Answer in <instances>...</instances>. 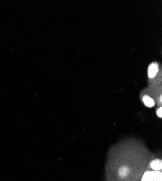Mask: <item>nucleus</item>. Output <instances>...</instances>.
<instances>
[{
  "mask_svg": "<svg viewBox=\"0 0 162 181\" xmlns=\"http://www.w3.org/2000/svg\"><path fill=\"white\" fill-rule=\"evenodd\" d=\"M159 181H161V180H159Z\"/></svg>",
  "mask_w": 162,
  "mask_h": 181,
  "instance_id": "nucleus-6",
  "label": "nucleus"
},
{
  "mask_svg": "<svg viewBox=\"0 0 162 181\" xmlns=\"http://www.w3.org/2000/svg\"><path fill=\"white\" fill-rule=\"evenodd\" d=\"M157 115L159 116L160 118H161L162 117V108L161 107H159L157 110Z\"/></svg>",
  "mask_w": 162,
  "mask_h": 181,
  "instance_id": "nucleus-5",
  "label": "nucleus"
},
{
  "mask_svg": "<svg viewBox=\"0 0 162 181\" xmlns=\"http://www.w3.org/2000/svg\"><path fill=\"white\" fill-rule=\"evenodd\" d=\"M151 168L153 169V170L156 171H160L161 170L162 168V161L160 159H156V160H153L150 164Z\"/></svg>",
  "mask_w": 162,
  "mask_h": 181,
  "instance_id": "nucleus-2",
  "label": "nucleus"
},
{
  "mask_svg": "<svg viewBox=\"0 0 162 181\" xmlns=\"http://www.w3.org/2000/svg\"><path fill=\"white\" fill-rule=\"evenodd\" d=\"M129 172H130V170L128 167L123 166L119 169V176L121 178H126L129 175Z\"/></svg>",
  "mask_w": 162,
  "mask_h": 181,
  "instance_id": "nucleus-3",
  "label": "nucleus"
},
{
  "mask_svg": "<svg viewBox=\"0 0 162 181\" xmlns=\"http://www.w3.org/2000/svg\"><path fill=\"white\" fill-rule=\"evenodd\" d=\"M159 72V65L157 62H153L149 65L148 69V75L150 78H154Z\"/></svg>",
  "mask_w": 162,
  "mask_h": 181,
  "instance_id": "nucleus-1",
  "label": "nucleus"
},
{
  "mask_svg": "<svg viewBox=\"0 0 162 181\" xmlns=\"http://www.w3.org/2000/svg\"><path fill=\"white\" fill-rule=\"evenodd\" d=\"M143 102L145 104V106H147L148 107H152V106H154L155 102L153 101V99L151 97H150L149 96L145 95L143 97Z\"/></svg>",
  "mask_w": 162,
  "mask_h": 181,
  "instance_id": "nucleus-4",
  "label": "nucleus"
}]
</instances>
